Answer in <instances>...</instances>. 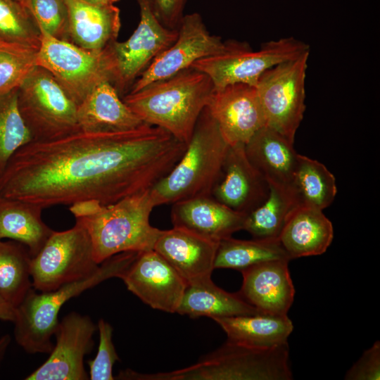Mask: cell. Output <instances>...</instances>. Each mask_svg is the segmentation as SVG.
<instances>
[{
	"mask_svg": "<svg viewBox=\"0 0 380 380\" xmlns=\"http://www.w3.org/2000/svg\"><path fill=\"white\" fill-rule=\"evenodd\" d=\"M186 144L148 124L125 131H78L20 148L0 175V196L46 208L94 200L102 205L151 189Z\"/></svg>",
	"mask_w": 380,
	"mask_h": 380,
	"instance_id": "obj_1",
	"label": "cell"
},
{
	"mask_svg": "<svg viewBox=\"0 0 380 380\" xmlns=\"http://www.w3.org/2000/svg\"><path fill=\"white\" fill-rule=\"evenodd\" d=\"M213 91L207 75L189 68L122 99L143 122L187 144Z\"/></svg>",
	"mask_w": 380,
	"mask_h": 380,
	"instance_id": "obj_2",
	"label": "cell"
},
{
	"mask_svg": "<svg viewBox=\"0 0 380 380\" xmlns=\"http://www.w3.org/2000/svg\"><path fill=\"white\" fill-rule=\"evenodd\" d=\"M229 145L207 108L200 115L182 156L151 189L156 206L210 196Z\"/></svg>",
	"mask_w": 380,
	"mask_h": 380,
	"instance_id": "obj_3",
	"label": "cell"
},
{
	"mask_svg": "<svg viewBox=\"0 0 380 380\" xmlns=\"http://www.w3.org/2000/svg\"><path fill=\"white\" fill-rule=\"evenodd\" d=\"M137 253L116 254L101 263L91 276L53 291L39 293L32 287L16 307L13 333L17 343L30 354L50 353L53 346L51 338L59 322L58 316L62 306L108 279L120 278Z\"/></svg>",
	"mask_w": 380,
	"mask_h": 380,
	"instance_id": "obj_4",
	"label": "cell"
},
{
	"mask_svg": "<svg viewBox=\"0 0 380 380\" xmlns=\"http://www.w3.org/2000/svg\"><path fill=\"white\" fill-rule=\"evenodd\" d=\"M154 207L148 189L103 205L92 215L76 218L90 237L95 261L100 265L120 253L153 250L161 232L149 222Z\"/></svg>",
	"mask_w": 380,
	"mask_h": 380,
	"instance_id": "obj_5",
	"label": "cell"
},
{
	"mask_svg": "<svg viewBox=\"0 0 380 380\" xmlns=\"http://www.w3.org/2000/svg\"><path fill=\"white\" fill-rule=\"evenodd\" d=\"M138 380H291L288 343L270 348L245 346L227 341L181 369L135 374Z\"/></svg>",
	"mask_w": 380,
	"mask_h": 380,
	"instance_id": "obj_6",
	"label": "cell"
},
{
	"mask_svg": "<svg viewBox=\"0 0 380 380\" xmlns=\"http://www.w3.org/2000/svg\"><path fill=\"white\" fill-rule=\"evenodd\" d=\"M39 30L36 65L50 72L77 105L99 84H114L115 62L111 44L103 50L91 51Z\"/></svg>",
	"mask_w": 380,
	"mask_h": 380,
	"instance_id": "obj_7",
	"label": "cell"
},
{
	"mask_svg": "<svg viewBox=\"0 0 380 380\" xmlns=\"http://www.w3.org/2000/svg\"><path fill=\"white\" fill-rule=\"evenodd\" d=\"M18 104L32 141H49L80 131L77 105L53 75L36 66L18 89Z\"/></svg>",
	"mask_w": 380,
	"mask_h": 380,
	"instance_id": "obj_8",
	"label": "cell"
},
{
	"mask_svg": "<svg viewBox=\"0 0 380 380\" xmlns=\"http://www.w3.org/2000/svg\"><path fill=\"white\" fill-rule=\"evenodd\" d=\"M307 51L309 46L293 37L265 42L257 51L247 43L230 40L226 51L201 58L191 68L207 75L215 89L239 83L255 87L266 70Z\"/></svg>",
	"mask_w": 380,
	"mask_h": 380,
	"instance_id": "obj_9",
	"label": "cell"
},
{
	"mask_svg": "<svg viewBox=\"0 0 380 380\" xmlns=\"http://www.w3.org/2000/svg\"><path fill=\"white\" fill-rule=\"evenodd\" d=\"M90 237L78 222L70 229L53 231L32 258V287L40 292L56 290L94 274L99 269Z\"/></svg>",
	"mask_w": 380,
	"mask_h": 380,
	"instance_id": "obj_10",
	"label": "cell"
},
{
	"mask_svg": "<svg viewBox=\"0 0 380 380\" xmlns=\"http://www.w3.org/2000/svg\"><path fill=\"white\" fill-rule=\"evenodd\" d=\"M310 51L266 70L256 91L265 126L293 143L305 110V77Z\"/></svg>",
	"mask_w": 380,
	"mask_h": 380,
	"instance_id": "obj_11",
	"label": "cell"
},
{
	"mask_svg": "<svg viewBox=\"0 0 380 380\" xmlns=\"http://www.w3.org/2000/svg\"><path fill=\"white\" fill-rule=\"evenodd\" d=\"M140 20L130 37L111 44L115 62L114 87L123 97L153 61L177 39L178 30L165 27L158 19L153 0H137Z\"/></svg>",
	"mask_w": 380,
	"mask_h": 380,
	"instance_id": "obj_12",
	"label": "cell"
},
{
	"mask_svg": "<svg viewBox=\"0 0 380 380\" xmlns=\"http://www.w3.org/2000/svg\"><path fill=\"white\" fill-rule=\"evenodd\" d=\"M177 30L175 42L153 61L128 93L189 68L196 61L220 53L229 45V41L210 33L198 13L184 15Z\"/></svg>",
	"mask_w": 380,
	"mask_h": 380,
	"instance_id": "obj_13",
	"label": "cell"
},
{
	"mask_svg": "<svg viewBox=\"0 0 380 380\" xmlns=\"http://www.w3.org/2000/svg\"><path fill=\"white\" fill-rule=\"evenodd\" d=\"M97 326L88 315L72 312L59 321L56 342L47 360L26 380H87L84 356L94 346Z\"/></svg>",
	"mask_w": 380,
	"mask_h": 380,
	"instance_id": "obj_14",
	"label": "cell"
},
{
	"mask_svg": "<svg viewBox=\"0 0 380 380\" xmlns=\"http://www.w3.org/2000/svg\"><path fill=\"white\" fill-rule=\"evenodd\" d=\"M127 289L155 310L177 312L187 282L153 249L139 252L120 277Z\"/></svg>",
	"mask_w": 380,
	"mask_h": 380,
	"instance_id": "obj_15",
	"label": "cell"
},
{
	"mask_svg": "<svg viewBox=\"0 0 380 380\" xmlns=\"http://www.w3.org/2000/svg\"><path fill=\"white\" fill-rule=\"evenodd\" d=\"M206 108L229 146L247 144L265 126L255 86L239 83L214 89Z\"/></svg>",
	"mask_w": 380,
	"mask_h": 380,
	"instance_id": "obj_16",
	"label": "cell"
},
{
	"mask_svg": "<svg viewBox=\"0 0 380 380\" xmlns=\"http://www.w3.org/2000/svg\"><path fill=\"white\" fill-rule=\"evenodd\" d=\"M269 191V183L249 161L245 144L229 146L210 196L228 208L247 215L265 201Z\"/></svg>",
	"mask_w": 380,
	"mask_h": 380,
	"instance_id": "obj_17",
	"label": "cell"
},
{
	"mask_svg": "<svg viewBox=\"0 0 380 380\" xmlns=\"http://www.w3.org/2000/svg\"><path fill=\"white\" fill-rule=\"evenodd\" d=\"M289 262L269 260L241 270L243 282L238 293L261 313L288 315L295 296Z\"/></svg>",
	"mask_w": 380,
	"mask_h": 380,
	"instance_id": "obj_18",
	"label": "cell"
},
{
	"mask_svg": "<svg viewBox=\"0 0 380 380\" xmlns=\"http://www.w3.org/2000/svg\"><path fill=\"white\" fill-rule=\"evenodd\" d=\"M219 242L182 227L161 230L153 250L187 282L210 277Z\"/></svg>",
	"mask_w": 380,
	"mask_h": 380,
	"instance_id": "obj_19",
	"label": "cell"
},
{
	"mask_svg": "<svg viewBox=\"0 0 380 380\" xmlns=\"http://www.w3.org/2000/svg\"><path fill=\"white\" fill-rule=\"evenodd\" d=\"M172 205L173 227H182L219 242L243 230L246 215L236 212L211 196L194 197Z\"/></svg>",
	"mask_w": 380,
	"mask_h": 380,
	"instance_id": "obj_20",
	"label": "cell"
},
{
	"mask_svg": "<svg viewBox=\"0 0 380 380\" xmlns=\"http://www.w3.org/2000/svg\"><path fill=\"white\" fill-rule=\"evenodd\" d=\"M68 13L69 41L91 51H101L116 41L120 10L113 4L95 5L82 0H65Z\"/></svg>",
	"mask_w": 380,
	"mask_h": 380,
	"instance_id": "obj_21",
	"label": "cell"
},
{
	"mask_svg": "<svg viewBox=\"0 0 380 380\" xmlns=\"http://www.w3.org/2000/svg\"><path fill=\"white\" fill-rule=\"evenodd\" d=\"M77 119L84 132L125 131L144 124L109 81L99 84L77 105Z\"/></svg>",
	"mask_w": 380,
	"mask_h": 380,
	"instance_id": "obj_22",
	"label": "cell"
},
{
	"mask_svg": "<svg viewBox=\"0 0 380 380\" xmlns=\"http://www.w3.org/2000/svg\"><path fill=\"white\" fill-rule=\"evenodd\" d=\"M333 239L332 223L322 210L298 205L288 215L279 241L292 260L323 254Z\"/></svg>",
	"mask_w": 380,
	"mask_h": 380,
	"instance_id": "obj_23",
	"label": "cell"
},
{
	"mask_svg": "<svg viewBox=\"0 0 380 380\" xmlns=\"http://www.w3.org/2000/svg\"><path fill=\"white\" fill-rule=\"evenodd\" d=\"M246 156L269 184L289 186L298 156L293 143L264 126L245 144Z\"/></svg>",
	"mask_w": 380,
	"mask_h": 380,
	"instance_id": "obj_24",
	"label": "cell"
},
{
	"mask_svg": "<svg viewBox=\"0 0 380 380\" xmlns=\"http://www.w3.org/2000/svg\"><path fill=\"white\" fill-rule=\"evenodd\" d=\"M213 319L226 333L228 341L258 348H270L288 343L293 330L288 315L258 313Z\"/></svg>",
	"mask_w": 380,
	"mask_h": 380,
	"instance_id": "obj_25",
	"label": "cell"
},
{
	"mask_svg": "<svg viewBox=\"0 0 380 380\" xmlns=\"http://www.w3.org/2000/svg\"><path fill=\"white\" fill-rule=\"evenodd\" d=\"M177 313L192 318L232 317L261 313L237 293H229L210 277L187 283Z\"/></svg>",
	"mask_w": 380,
	"mask_h": 380,
	"instance_id": "obj_26",
	"label": "cell"
},
{
	"mask_svg": "<svg viewBox=\"0 0 380 380\" xmlns=\"http://www.w3.org/2000/svg\"><path fill=\"white\" fill-rule=\"evenodd\" d=\"M42 210L28 202L0 196V240L20 242L32 258L35 256L53 232L42 220Z\"/></svg>",
	"mask_w": 380,
	"mask_h": 380,
	"instance_id": "obj_27",
	"label": "cell"
},
{
	"mask_svg": "<svg viewBox=\"0 0 380 380\" xmlns=\"http://www.w3.org/2000/svg\"><path fill=\"white\" fill-rule=\"evenodd\" d=\"M289 186L298 205L322 210L332 203L337 193L335 177L327 167L300 154Z\"/></svg>",
	"mask_w": 380,
	"mask_h": 380,
	"instance_id": "obj_28",
	"label": "cell"
},
{
	"mask_svg": "<svg viewBox=\"0 0 380 380\" xmlns=\"http://www.w3.org/2000/svg\"><path fill=\"white\" fill-rule=\"evenodd\" d=\"M267 198L258 207L246 215L243 230L253 239H279L286 220L298 206L289 186L269 184Z\"/></svg>",
	"mask_w": 380,
	"mask_h": 380,
	"instance_id": "obj_29",
	"label": "cell"
},
{
	"mask_svg": "<svg viewBox=\"0 0 380 380\" xmlns=\"http://www.w3.org/2000/svg\"><path fill=\"white\" fill-rule=\"evenodd\" d=\"M290 258L279 239L241 240L232 236L219 241L214 268H229L241 271L254 265Z\"/></svg>",
	"mask_w": 380,
	"mask_h": 380,
	"instance_id": "obj_30",
	"label": "cell"
},
{
	"mask_svg": "<svg viewBox=\"0 0 380 380\" xmlns=\"http://www.w3.org/2000/svg\"><path fill=\"white\" fill-rule=\"evenodd\" d=\"M28 248L15 241L0 240V293L17 307L32 288Z\"/></svg>",
	"mask_w": 380,
	"mask_h": 380,
	"instance_id": "obj_31",
	"label": "cell"
},
{
	"mask_svg": "<svg viewBox=\"0 0 380 380\" xmlns=\"http://www.w3.org/2000/svg\"><path fill=\"white\" fill-rule=\"evenodd\" d=\"M18 89L0 94V175L12 156L33 140L19 111Z\"/></svg>",
	"mask_w": 380,
	"mask_h": 380,
	"instance_id": "obj_32",
	"label": "cell"
},
{
	"mask_svg": "<svg viewBox=\"0 0 380 380\" xmlns=\"http://www.w3.org/2000/svg\"><path fill=\"white\" fill-rule=\"evenodd\" d=\"M37 49L0 37V94L18 89L37 66Z\"/></svg>",
	"mask_w": 380,
	"mask_h": 380,
	"instance_id": "obj_33",
	"label": "cell"
},
{
	"mask_svg": "<svg viewBox=\"0 0 380 380\" xmlns=\"http://www.w3.org/2000/svg\"><path fill=\"white\" fill-rule=\"evenodd\" d=\"M0 37L39 49L41 32L23 0H0Z\"/></svg>",
	"mask_w": 380,
	"mask_h": 380,
	"instance_id": "obj_34",
	"label": "cell"
},
{
	"mask_svg": "<svg viewBox=\"0 0 380 380\" xmlns=\"http://www.w3.org/2000/svg\"><path fill=\"white\" fill-rule=\"evenodd\" d=\"M23 2L40 30L56 39L70 42L65 0H23Z\"/></svg>",
	"mask_w": 380,
	"mask_h": 380,
	"instance_id": "obj_35",
	"label": "cell"
},
{
	"mask_svg": "<svg viewBox=\"0 0 380 380\" xmlns=\"http://www.w3.org/2000/svg\"><path fill=\"white\" fill-rule=\"evenodd\" d=\"M99 344L94 359L88 362L89 366V379L113 380V367L120 358L112 341L113 327L103 319L98 322Z\"/></svg>",
	"mask_w": 380,
	"mask_h": 380,
	"instance_id": "obj_36",
	"label": "cell"
},
{
	"mask_svg": "<svg viewBox=\"0 0 380 380\" xmlns=\"http://www.w3.org/2000/svg\"><path fill=\"white\" fill-rule=\"evenodd\" d=\"M346 380L380 379V342L365 350L345 374Z\"/></svg>",
	"mask_w": 380,
	"mask_h": 380,
	"instance_id": "obj_37",
	"label": "cell"
},
{
	"mask_svg": "<svg viewBox=\"0 0 380 380\" xmlns=\"http://www.w3.org/2000/svg\"><path fill=\"white\" fill-rule=\"evenodd\" d=\"M186 0H153L158 19L167 27L177 30L183 16Z\"/></svg>",
	"mask_w": 380,
	"mask_h": 380,
	"instance_id": "obj_38",
	"label": "cell"
},
{
	"mask_svg": "<svg viewBox=\"0 0 380 380\" xmlns=\"http://www.w3.org/2000/svg\"><path fill=\"white\" fill-rule=\"evenodd\" d=\"M103 205L97 201L87 200L70 205V211L75 219L88 217L98 212Z\"/></svg>",
	"mask_w": 380,
	"mask_h": 380,
	"instance_id": "obj_39",
	"label": "cell"
},
{
	"mask_svg": "<svg viewBox=\"0 0 380 380\" xmlns=\"http://www.w3.org/2000/svg\"><path fill=\"white\" fill-rule=\"evenodd\" d=\"M16 317V307L11 304L0 293V319L14 322Z\"/></svg>",
	"mask_w": 380,
	"mask_h": 380,
	"instance_id": "obj_40",
	"label": "cell"
},
{
	"mask_svg": "<svg viewBox=\"0 0 380 380\" xmlns=\"http://www.w3.org/2000/svg\"><path fill=\"white\" fill-rule=\"evenodd\" d=\"M11 341V338L9 334H5L0 338V364L4 359Z\"/></svg>",
	"mask_w": 380,
	"mask_h": 380,
	"instance_id": "obj_41",
	"label": "cell"
},
{
	"mask_svg": "<svg viewBox=\"0 0 380 380\" xmlns=\"http://www.w3.org/2000/svg\"><path fill=\"white\" fill-rule=\"evenodd\" d=\"M89 4H95V5H106L113 4L110 0H82Z\"/></svg>",
	"mask_w": 380,
	"mask_h": 380,
	"instance_id": "obj_42",
	"label": "cell"
},
{
	"mask_svg": "<svg viewBox=\"0 0 380 380\" xmlns=\"http://www.w3.org/2000/svg\"><path fill=\"white\" fill-rule=\"evenodd\" d=\"M118 1H119V0H110V1H111L113 4H114V3H115V2Z\"/></svg>",
	"mask_w": 380,
	"mask_h": 380,
	"instance_id": "obj_43",
	"label": "cell"
}]
</instances>
